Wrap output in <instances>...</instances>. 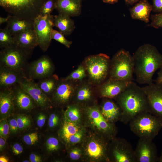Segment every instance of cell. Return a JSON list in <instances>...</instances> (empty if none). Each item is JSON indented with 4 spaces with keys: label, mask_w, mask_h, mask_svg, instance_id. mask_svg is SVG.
<instances>
[{
    "label": "cell",
    "mask_w": 162,
    "mask_h": 162,
    "mask_svg": "<svg viewBox=\"0 0 162 162\" xmlns=\"http://www.w3.org/2000/svg\"><path fill=\"white\" fill-rule=\"evenodd\" d=\"M132 56L137 82L146 85L152 83L155 72L162 67V54L155 46L146 44L140 46Z\"/></svg>",
    "instance_id": "6da1fadb"
},
{
    "label": "cell",
    "mask_w": 162,
    "mask_h": 162,
    "mask_svg": "<svg viewBox=\"0 0 162 162\" xmlns=\"http://www.w3.org/2000/svg\"><path fill=\"white\" fill-rule=\"evenodd\" d=\"M122 111L120 120L127 124L134 117L143 112L151 113L146 95L142 87L132 81L116 98Z\"/></svg>",
    "instance_id": "7a4b0ae2"
},
{
    "label": "cell",
    "mask_w": 162,
    "mask_h": 162,
    "mask_svg": "<svg viewBox=\"0 0 162 162\" xmlns=\"http://www.w3.org/2000/svg\"><path fill=\"white\" fill-rule=\"evenodd\" d=\"M129 123L130 130L140 138L153 140L162 129V119L149 112L139 114Z\"/></svg>",
    "instance_id": "3957f363"
},
{
    "label": "cell",
    "mask_w": 162,
    "mask_h": 162,
    "mask_svg": "<svg viewBox=\"0 0 162 162\" xmlns=\"http://www.w3.org/2000/svg\"><path fill=\"white\" fill-rule=\"evenodd\" d=\"M46 0H0V5L12 16L34 21L40 15L42 7Z\"/></svg>",
    "instance_id": "277c9868"
},
{
    "label": "cell",
    "mask_w": 162,
    "mask_h": 162,
    "mask_svg": "<svg viewBox=\"0 0 162 162\" xmlns=\"http://www.w3.org/2000/svg\"><path fill=\"white\" fill-rule=\"evenodd\" d=\"M32 52V50L24 49L13 44L1 50L0 66L25 74L28 61Z\"/></svg>",
    "instance_id": "5b68a950"
},
{
    "label": "cell",
    "mask_w": 162,
    "mask_h": 162,
    "mask_svg": "<svg viewBox=\"0 0 162 162\" xmlns=\"http://www.w3.org/2000/svg\"><path fill=\"white\" fill-rule=\"evenodd\" d=\"M134 73L133 56L124 49L117 51L110 59L109 78L130 82L132 81Z\"/></svg>",
    "instance_id": "8992f818"
},
{
    "label": "cell",
    "mask_w": 162,
    "mask_h": 162,
    "mask_svg": "<svg viewBox=\"0 0 162 162\" xmlns=\"http://www.w3.org/2000/svg\"><path fill=\"white\" fill-rule=\"evenodd\" d=\"M110 61L109 56L104 53L91 55L86 58L84 66L92 82L102 83L109 77Z\"/></svg>",
    "instance_id": "52a82bcc"
},
{
    "label": "cell",
    "mask_w": 162,
    "mask_h": 162,
    "mask_svg": "<svg viewBox=\"0 0 162 162\" xmlns=\"http://www.w3.org/2000/svg\"><path fill=\"white\" fill-rule=\"evenodd\" d=\"M54 16L50 14L39 15L33 21L38 46L44 52L47 51L52 41L51 34L54 26Z\"/></svg>",
    "instance_id": "ba28073f"
},
{
    "label": "cell",
    "mask_w": 162,
    "mask_h": 162,
    "mask_svg": "<svg viewBox=\"0 0 162 162\" xmlns=\"http://www.w3.org/2000/svg\"><path fill=\"white\" fill-rule=\"evenodd\" d=\"M108 146L109 161L116 162H135L134 150L131 144L123 138L112 139Z\"/></svg>",
    "instance_id": "9c48e42d"
},
{
    "label": "cell",
    "mask_w": 162,
    "mask_h": 162,
    "mask_svg": "<svg viewBox=\"0 0 162 162\" xmlns=\"http://www.w3.org/2000/svg\"><path fill=\"white\" fill-rule=\"evenodd\" d=\"M87 139L84 146L86 156L93 161H109L108 153V144L105 137L98 138L92 136Z\"/></svg>",
    "instance_id": "30bf717a"
},
{
    "label": "cell",
    "mask_w": 162,
    "mask_h": 162,
    "mask_svg": "<svg viewBox=\"0 0 162 162\" xmlns=\"http://www.w3.org/2000/svg\"><path fill=\"white\" fill-rule=\"evenodd\" d=\"M54 66L50 58L43 56L28 64L26 68L28 78L39 80L48 77L54 72Z\"/></svg>",
    "instance_id": "8fae6325"
},
{
    "label": "cell",
    "mask_w": 162,
    "mask_h": 162,
    "mask_svg": "<svg viewBox=\"0 0 162 162\" xmlns=\"http://www.w3.org/2000/svg\"><path fill=\"white\" fill-rule=\"evenodd\" d=\"M87 110L89 118L93 125L101 131L106 138L112 140L114 138L116 130L114 124L108 122L97 107H88Z\"/></svg>",
    "instance_id": "7c38bea8"
},
{
    "label": "cell",
    "mask_w": 162,
    "mask_h": 162,
    "mask_svg": "<svg viewBox=\"0 0 162 162\" xmlns=\"http://www.w3.org/2000/svg\"><path fill=\"white\" fill-rule=\"evenodd\" d=\"M134 152L135 162H158L157 148L153 140L140 138Z\"/></svg>",
    "instance_id": "4fadbf2b"
},
{
    "label": "cell",
    "mask_w": 162,
    "mask_h": 162,
    "mask_svg": "<svg viewBox=\"0 0 162 162\" xmlns=\"http://www.w3.org/2000/svg\"><path fill=\"white\" fill-rule=\"evenodd\" d=\"M142 88L147 96L151 113L162 119V85L152 82Z\"/></svg>",
    "instance_id": "5bb4252c"
},
{
    "label": "cell",
    "mask_w": 162,
    "mask_h": 162,
    "mask_svg": "<svg viewBox=\"0 0 162 162\" xmlns=\"http://www.w3.org/2000/svg\"><path fill=\"white\" fill-rule=\"evenodd\" d=\"M19 84L40 107L45 108L50 106L51 103L50 99L34 80L26 77Z\"/></svg>",
    "instance_id": "9a60e30c"
},
{
    "label": "cell",
    "mask_w": 162,
    "mask_h": 162,
    "mask_svg": "<svg viewBox=\"0 0 162 162\" xmlns=\"http://www.w3.org/2000/svg\"><path fill=\"white\" fill-rule=\"evenodd\" d=\"M77 86L76 81L64 79L59 80L52 95L53 101L59 105L67 104L74 96Z\"/></svg>",
    "instance_id": "2e32d148"
},
{
    "label": "cell",
    "mask_w": 162,
    "mask_h": 162,
    "mask_svg": "<svg viewBox=\"0 0 162 162\" xmlns=\"http://www.w3.org/2000/svg\"><path fill=\"white\" fill-rule=\"evenodd\" d=\"M130 82L108 78L100 85L99 88L100 94L101 97L105 98L116 99Z\"/></svg>",
    "instance_id": "e0dca14e"
},
{
    "label": "cell",
    "mask_w": 162,
    "mask_h": 162,
    "mask_svg": "<svg viewBox=\"0 0 162 162\" xmlns=\"http://www.w3.org/2000/svg\"><path fill=\"white\" fill-rule=\"evenodd\" d=\"M26 77V76L24 74L0 66V89L12 87L19 84Z\"/></svg>",
    "instance_id": "ac0fdd59"
},
{
    "label": "cell",
    "mask_w": 162,
    "mask_h": 162,
    "mask_svg": "<svg viewBox=\"0 0 162 162\" xmlns=\"http://www.w3.org/2000/svg\"><path fill=\"white\" fill-rule=\"evenodd\" d=\"M13 37L14 43L24 49L33 50L38 46L37 38L34 29L22 31Z\"/></svg>",
    "instance_id": "d6986e66"
},
{
    "label": "cell",
    "mask_w": 162,
    "mask_h": 162,
    "mask_svg": "<svg viewBox=\"0 0 162 162\" xmlns=\"http://www.w3.org/2000/svg\"><path fill=\"white\" fill-rule=\"evenodd\" d=\"M101 106V112L105 118L109 122L114 124L120 120L122 111L119 105L111 99L105 98Z\"/></svg>",
    "instance_id": "ffe728a7"
},
{
    "label": "cell",
    "mask_w": 162,
    "mask_h": 162,
    "mask_svg": "<svg viewBox=\"0 0 162 162\" xmlns=\"http://www.w3.org/2000/svg\"><path fill=\"white\" fill-rule=\"evenodd\" d=\"M129 10L132 19L148 23L149 22L151 12L152 11V6L148 0H140Z\"/></svg>",
    "instance_id": "44dd1931"
},
{
    "label": "cell",
    "mask_w": 162,
    "mask_h": 162,
    "mask_svg": "<svg viewBox=\"0 0 162 162\" xmlns=\"http://www.w3.org/2000/svg\"><path fill=\"white\" fill-rule=\"evenodd\" d=\"M56 9L59 13L70 16H79L81 11V0H56Z\"/></svg>",
    "instance_id": "7402d4cb"
},
{
    "label": "cell",
    "mask_w": 162,
    "mask_h": 162,
    "mask_svg": "<svg viewBox=\"0 0 162 162\" xmlns=\"http://www.w3.org/2000/svg\"><path fill=\"white\" fill-rule=\"evenodd\" d=\"M12 89L14 100L19 108L24 110H28L33 108L34 101L19 84L12 87Z\"/></svg>",
    "instance_id": "603a6c76"
},
{
    "label": "cell",
    "mask_w": 162,
    "mask_h": 162,
    "mask_svg": "<svg viewBox=\"0 0 162 162\" xmlns=\"http://www.w3.org/2000/svg\"><path fill=\"white\" fill-rule=\"evenodd\" d=\"M6 27L14 36L22 31L34 29L33 21L22 19L10 15L7 22Z\"/></svg>",
    "instance_id": "cb8c5ba5"
},
{
    "label": "cell",
    "mask_w": 162,
    "mask_h": 162,
    "mask_svg": "<svg viewBox=\"0 0 162 162\" xmlns=\"http://www.w3.org/2000/svg\"><path fill=\"white\" fill-rule=\"evenodd\" d=\"M54 26L64 36L70 34L75 28L74 21L69 16L62 13H59L54 16Z\"/></svg>",
    "instance_id": "d4e9b609"
},
{
    "label": "cell",
    "mask_w": 162,
    "mask_h": 162,
    "mask_svg": "<svg viewBox=\"0 0 162 162\" xmlns=\"http://www.w3.org/2000/svg\"><path fill=\"white\" fill-rule=\"evenodd\" d=\"M12 87L1 89L0 93V112L3 116L8 115L14 109Z\"/></svg>",
    "instance_id": "484cf974"
},
{
    "label": "cell",
    "mask_w": 162,
    "mask_h": 162,
    "mask_svg": "<svg viewBox=\"0 0 162 162\" xmlns=\"http://www.w3.org/2000/svg\"><path fill=\"white\" fill-rule=\"evenodd\" d=\"M59 81L57 75L52 74L39 80L37 84L42 91L48 96V95H52Z\"/></svg>",
    "instance_id": "4316f807"
},
{
    "label": "cell",
    "mask_w": 162,
    "mask_h": 162,
    "mask_svg": "<svg viewBox=\"0 0 162 162\" xmlns=\"http://www.w3.org/2000/svg\"><path fill=\"white\" fill-rule=\"evenodd\" d=\"M81 129L77 123L71 122L66 118L60 130V135L62 139L68 143L70 138Z\"/></svg>",
    "instance_id": "83f0119b"
},
{
    "label": "cell",
    "mask_w": 162,
    "mask_h": 162,
    "mask_svg": "<svg viewBox=\"0 0 162 162\" xmlns=\"http://www.w3.org/2000/svg\"><path fill=\"white\" fill-rule=\"evenodd\" d=\"M92 88L87 83H82L78 85L74 95L76 100L80 103H84L90 100L92 96Z\"/></svg>",
    "instance_id": "f1b7e54d"
},
{
    "label": "cell",
    "mask_w": 162,
    "mask_h": 162,
    "mask_svg": "<svg viewBox=\"0 0 162 162\" xmlns=\"http://www.w3.org/2000/svg\"><path fill=\"white\" fill-rule=\"evenodd\" d=\"M14 38L6 27L0 29V47L3 49L14 44Z\"/></svg>",
    "instance_id": "f546056e"
},
{
    "label": "cell",
    "mask_w": 162,
    "mask_h": 162,
    "mask_svg": "<svg viewBox=\"0 0 162 162\" xmlns=\"http://www.w3.org/2000/svg\"><path fill=\"white\" fill-rule=\"evenodd\" d=\"M86 70L84 66L79 65L77 68L64 79L66 80L82 82L86 76Z\"/></svg>",
    "instance_id": "4dcf8cb0"
},
{
    "label": "cell",
    "mask_w": 162,
    "mask_h": 162,
    "mask_svg": "<svg viewBox=\"0 0 162 162\" xmlns=\"http://www.w3.org/2000/svg\"><path fill=\"white\" fill-rule=\"evenodd\" d=\"M65 118L69 120L77 123L80 120V112L79 108L75 105L68 106L65 113Z\"/></svg>",
    "instance_id": "1f68e13d"
},
{
    "label": "cell",
    "mask_w": 162,
    "mask_h": 162,
    "mask_svg": "<svg viewBox=\"0 0 162 162\" xmlns=\"http://www.w3.org/2000/svg\"><path fill=\"white\" fill-rule=\"evenodd\" d=\"M64 35L59 31L53 29L51 34L52 39H54L64 45L66 47L69 48L72 42L67 39L64 37Z\"/></svg>",
    "instance_id": "d6a6232c"
},
{
    "label": "cell",
    "mask_w": 162,
    "mask_h": 162,
    "mask_svg": "<svg viewBox=\"0 0 162 162\" xmlns=\"http://www.w3.org/2000/svg\"><path fill=\"white\" fill-rule=\"evenodd\" d=\"M56 0H46L41 8L40 15L44 16L51 14L56 8Z\"/></svg>",
    "instance_id": "836d02e7"
},
{
    "label": "cell",
    "mask_w": 162,
    "mask_h": 162,
    "mask_svg": "<svg viewBox=\"0 0 162 162\" xmlns=\"http://www.w3.org/2000/svg\"><path fill=\"white\" fill-rule=\"evenodd\" d=\"M151 19L149 26L156 29L162 27V13L152 15Z\"/></svg>",
    "instance_id": "e575fe53"
},
{
    "label": "cell",
    "mask_w": 162,
    "mask_h": 162,
    "mask_svg": "<svg viewBox=\"0 0 162 162\" xmlns=\"http://www.w3.org/2000/svg\"><path fill=\"white\" fill-rule=\"evenodd\" d=\"M19 129L23 130L28 127L31 124V120L26 116L24 115L18 116L16 118Z\"/></svg>",
    "instance_id": "d590c367"
},
{
    "label": "cell",
    "mask_w": 162,
    "mask_h": 162,
    "mask_svg": "<svg viewBox=\"0 0 162 162\" xmlns=\"http://www.w3.org/2000/svg\"><path fill=\"white\" fill-rule=\"evenodd\" d=\"M46 146L47 150L50 152L57 151L59 147L58 141L55 137H50L46 141Z\"/></svg>",
    "instance_id": "8d00e7d4"
},
{
    "label": "cell",
    "mask_w": 162,
    "mask_h": 162,
    "mask_svg": "<svg viewBox=\"0 0 162 162\" xmlns=\"http://www.w3.org/2000/svg\"><path fill=\"white\" fill-rule=\"evenodd\" d=\"M9 130V124L7 119L2 120L0 124V136L6 139L8 136Z\"/></svg>",
    "instance_id": "74e56055"
},
{
    "label": "cell",
    "mask_w": 162,
    "mask_h": 162,
    "mask_svg": "<svg viewBox=\"0 0 162 162\" xmlns=\"http://www.w3.org/2000/svg\"><path fill=\"white\" fill-rule=\"evenodd\" d=\"M38 140V137L36 133H32L25 135L23 140L27 145H32L35 144Z\"/></svg>",
    "instance_id": "f35d334b"
},
{
    "label": "cell",
    "mask_w": 162,
    "mask_h": 162,
    "mask_svg": "<svg viewBox=\"0 0 162 162\" xmlns=\"http://www.w3.org/2000/svg\"><path fill=\"white\" fill-rule=\"evenodd\" d=\"M84 132L83 130L81 129L70 138L68 143L74 144L80 142L83 137Z\"/></svg>",
    "instance_id": "ab89813d"
},
{
    "label": "cell",
    "mask_w": 162,
    "mask_h": 162,
    "mask_svg": "<svg viewBox=\"0 0 162 162\" xmlns=\"http://www.w3.org/2000/svg\"><path fill=\"white\" fill-rule=\"evenodd\" d=\"M59 118L56 114L53 113L52 114L48 120V125L50 128H53L56 126L58 124Z\"/></svg>",
    "instance_id": "60d3db41"
},
{
    "label": "cell",
    "mask_w": 162,
    "mask_h": 162,
    "mask_svg": "<svg viewBox=\"0 0 162 162\" xmlns=\"http://www.w3.org/2000/svg\"><path fill=\"white\" fill-rule=\"evenodd\" d=\"M82 154L81 149L78 148H75L70 151L69 156L72 160H76L79 159Z\"/></svg>",
    "instance_id": "b9f144b4"
},
{
    "label": "cell",
    "mask_w": 162,
    "mask_h": 162,
    "mask_svg": "<svg viewBox=\"0 0 162 162\" xmlns=\"http://www.w3.org/2000/svg\"><path fill=\"white\" fill-rule=\"evenodd\" d=\"M152 11L157 13H162V0H152Z\"/></svg>",
    "instance_id": "7bdbcfd3"
},
{
    "label": "cell",
    "mask_w": 162,
    "mask_h": 162,
    "mask_svg": "<svg viewBox=\"0 0 162 162\" xmlns=\"http://www.w3.org/2000/svg\"><path fill=\"white\" fill-rule=\"evenodd\" d=\"M8 124L10 130L12 133H15L19 129L16 119L13 118L10 119Z\"/></svg>",
    "instance_id": "ee69618b"
},
{
    "label": "cell",
    "mask_w": 162,
    "mask_h": 162,
    "mask_svg": "<svg viewBox=\"0 0 162 162\" xmlns=\"http://www.w3.org/2000/svg\"><path fill=\"white\" fill-rule=\"evenodd\" d=\"M46 117L45 115L43 113H40L38 116L37 120V125L39 128L43 127L45 122Z\"/></svg>",
    "instance_id": "f6af8a7d"
},
{
    "label": "cell",
    "mask_w": 162,
    "mask_h": 162,
    "mask_svg": "<svg viewBox=\"0 0 162 162\" xmlns=\"http://www.w3.org/2000/svg\"><path fill=\"white\" fill-rule=\"evenodd\" d=\"M12 150L15 155H18L22 152L23 149L21 145L18 143H16L12 146Z\"/></svg>",
    "instance_id": "bcb514c9"
},
{
    "label": "cell",
    "mask_w": 162,
    "mask_h": 162,
    "mask_svg": "<svg viewBox=\"0 0 162 162\" xmlns=\"http://www.w3.org/2000/svg\"><path fill=\"white\" fill-rule=\"evenodd\" d=\"M29 159L31 162H40L42 161V160L40 156L33 153H32L30 155Z\"/></svg>",
    "instance_id": "7dc6e473"
},
{
    "label": "cell",
    "mask_w": 162,
    "mask_h": 162,
    "mask_svg": "<svg viewBox=\"0 0 162 162\" xmlns=\"http://www.w3.org/2000/svg\"><path fill=\"white\" fill-rule=\"evenodd\" d=\"M155 83L162 85V67L159 69L158 73Z\"/></svg>",
    "instance_id": "c3c4849f"
},
{
    "label": "cell",
    "mask_w": 162,
    "mask_h": 162,
    "mask_svg": "<svg viewBox=\"0 0 162 162\" xmlns=\"http://www.w3.org/2000/svg\"><path fill=\"white\" fill-rule=\"evenodd\" d=\"M5 139L1 137L0 138V150L2 151L4 148L6 144Z\"/></svg>",
    "instance_id": "681fc988"
},
{
    "label": "cell",
    "mask_w": 162,
    "mask_h": 162,
    "mask_svg": "<svg viewBox=\"0 0 162 162\" xmlns=\"http://www.w3.org/2000/svg\"><path fill=\"white\" fill-rule=\"evenodd\" d=\"M10 15H9L7 17L5 18L0 17V24L1 25L3 23L6 22L8 21Z\"/></svg>",
    "instance_id": "f907efd6"
},
{
    "label": "cell",
    "mask_w": 162,
    "mask_h": 162,
    "mask_svg": "<svg viewBox=\"0 0 162 162\" xmlns=\"http://www.w3.org/2000/svg\"><path fill=\"white\" fill-rule=\"evenodd\" d=\"M140 0H124L125 3L128 4L132 5Z\"/></svg>",
    "instance_id": "816d5d0a"
},
{
    "label": "cell",
    "mask_w": 162,
    "mask_h": 162,
    "mask_svg": "<svg viewBox=\"0 0 162 162\" xmlns=\"http://www.w3.org/2000/svg\"><path fill=\"white\" fill-rule=\"evenodd\" d=\"M118 0H103L104 2L109 4H113L118 2Z\"/></svg>",
    "instance_id": "f5cc1de1"
},
{
    "label": "cell",
    "mask_w": 162,
    "mask_h": 162,
    "mask_svg": "<svg viewBox=\"0 0 162 162\" xmlns=\"http://www.w3.org/2000/svg\"><path fill=\"white\" fill-rule=\"evenodd\" d=\"M9 160L8 159L4 156H1L0 157V162H8Z\"/></svg>",
    "instance_id": "db71d44e"
},
{
    "label": "cell",
    "mask_w": 162,
    "mask_h": 162,
    "mask_svg": "<svg viewBox=\"0 0 162 162\" xmlns=\"http://www.w3.org/2000/svg\"><path fill=\"white\" fill-rule=\"evenodd\" d=\"M158 162H162V152L160 155L158 157Z\"/></svg>",
    "instance_id": "11a10c76"
},
{
    "label": "cell",
    "mask_w": 162,
    "mask_h": 162,
    "mask_svg": "<svg viewBox=\"0 0 162 162\" xmlns=\"http://www.w3.org/2000/svg\"><path fill=\"white\" fill-rule=\"evenodd\" d=\"M23 162H29V161H28V160H25L23 161Z\"/></svg>",
    "instance_id": "9f6ffc18"
}]
</instances>
